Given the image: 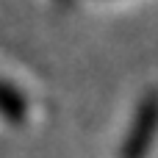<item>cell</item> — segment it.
I'll return each instance as SVG.
<instances>
[{"label":"cell","mask_w":158,"mask_h":158,"mask_svg":"<svg viewBox=\"0 0 158 158\" xmlns=\"http://www.w3.org/2000/svg\"><path fill=\"white\" fill-rule=\"evenodd\" d=\"M156 133H158V89H150L136 106V114H133L128 133L117 150V158H147L153 150Z\"/></svg>","instance_id":"obj_1"},{"label":"cell","mask_w":158,"mask_h":158,"mask_svg":"<svg viewBox=\"0 0 158 158\" xmlns=\"http://www.w3.org/2000/svg\"><path fill=\"white\" fill-rule=\"evenodd\" d=\"M0 119L11 122V125H22L28 119V100H25V94L14 83H8L3 78H0Z\"/></svg>","instance_id":"obj_2"},{"label":"cell","mask_w":158,"mask_h":158,"mask_svg":"<svg viewBox=\"0 0 158 158\" xmlns=\"http://www.w3.org/2000/svg\"><path fill=\"white\" fill-rule=\"evenodd\" d=\"M61 3H72V0H61Z\"/></svg>","instance_id":"obj_3"}]
</instances>
